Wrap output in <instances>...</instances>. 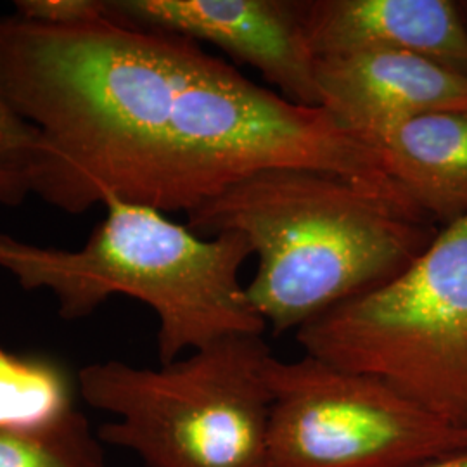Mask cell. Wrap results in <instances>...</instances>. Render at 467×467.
I'll list each match as a JSON object with an SVG mask.
<instances>
[{
  "mask_svg": "<svg viewBox=\"0 0 467 467\" xmlns=\"http://www.w3.org/2000/svg\"><path fill=\"white\" fill-rule=\"evenodd\" d=\"M0 87L40 134L34 196L67 215L109 198L187 215L270 168L333 171L416 210L374 144L181 35L0 17Z\"/></svg>",
  "mask_w": 467,
  "mask_h": 467,
  "instance_id": "1",
  "label": "cell"
},
{
  "mask_svg": "<svg viewBox=\"0 0 467 467\" xmlns=\"http://www.w3.org/2000/svg\"><path fill=\"white\" fill-rule=\"evenodd\" d=\"M187 227L248 239L258 256L248 298L274 334L391 281L438 233L416 210L314 168L253 173L189 212Z\"/></svg>",
  "mask_w": 467,
  "mask_h": 467,
  "instance_id": "2",
  "label": "cell"
},
{
  "mask_svg": "<svg viewBox=\"0 0 467 467\" xmlns=\"http://www.w3.org/2000/svg\"><path fill=\"white\" fill-rule=\"evenodd\" d=\"M82 250L36 246L0 234V268L26 291H49L67 320L111 296L142 301L158 317L161 364L229 336H264L241 268L253 254L241 233L202 237L150 206L109 198Z\"/></svg>",
  "mask_w": 467,
  "mask_h": 467,
  "instance_id": "3",
  "label": "cell"
},
{
  "mask_svg": "<svg viewBox=\"0 0 467 467\" xmlns=\"http://www.w3.org/2000/svg\"><path fill=\"white\" fill-rule=\"evenodd\" d=\"M270 357L264 336H229L158 368L85 366L78 389L117 418L100 441L148 467H267Z\"/></svg>",
  "mask_w": 467,
  "mask_h": 467,
  "instance_id": "4",
  "label": "cell"
},
{
  "mask_svg": "<svg viewBox=\"0 0 467 467\" xmlns=\"http://www.w3.org/2000/svg\"><path fill=\"white\" fill-rule=\"evenodd\" d=\"M305 355L376 378L467 430V217L391 281L296 331Z\"/></svg>",
  "mask_w": 467,
  "mask_h": 467,
  "instance_id": "5",
  "label": "cell"
},
{
  "mask_svg": "<svg viewBox=\"0 0 467 467\" xmlns=\"http://www.w3.org/2000/svg\"><path fill=\"white\" fill-rule=\"evenodd\" d=\"M267 379V467H426L467 451V430L366 374L272 355Z\"/></svg>",
  "mask_w": 467,
  "mask_h": 467,
  "instance_id": "6",
  "label": "cell"
},
{
  "mask_svg": "<svg viewBox=\"0 0 467 467\" xmlns=\"http://www.w3.org/2000/svg\"><path fill=\"white\" fill-rule=\"evenodd\" d=\"M121 23L181 35L254 67L279 94L320 108L317 57L303 28L300 0H109Z\"/></svg>",
  "mask_w": 467,
  "mask_h": 467,
  "instance_id": "7",
  "label": "cell"
},
{
  "mask_svg": "<svg viewBox=\"0 0 467 467\" xmlns=\"http://www.w3.org/2000/svg\"><path fill=\"white\" fill-rule=\"evenodd\" d=\"M320 108L351 134L376 140L412 118L467 111V75L407 52L317 59Z\"/></svg>",
  "mask_w": 467,
  "mask_h": 467,
  "instance_id": "8",
  "label": "cell"
},
{
  "mask_svg": "<svg viewBox=\"0 0 467 467\" xmlns=\"http://www.w3.org/2000/svg\"><path fill=\"white\" fill-rule=\"evenodd\" d=\"M317 59L407 52L467 75V25L455 0H300Z\"/></svg>",
  "mask_w": 467,
  "mask_h": 467,
  "instance_id": "9",
  "label": "cell"
},
{
  "mask_svg": "<svg viewBox=\"0 0 467 467\" xmlns=\"http://www.w3.org/2000/svg\"><path fill=\"white\" fill-rule=\"evenodd\" d=\"M391 181L433 223L467 217V111L412 118L376 140Z\"/></svg>",
  "mask_w": 467,
  "mask_h": 467,
  "instance_id": "10",
  "label": "cell"
},
{
  "mask_svg": "<svg viewBox=\"0 0 467 467\" xmlns=\"http://www.w3.org/2000/svg\"><path fill=\"white\" fill-rule=\"evenodd\" d=\"M73 397V381L61 364L0 347V428L34 434L65 430L84 418Z\"/></svg>",
  "mask_w": 467,
  "mask_h": 467,
  "instance_id": "11",
  "label": "cell"
},
{
  "mask_svg": "<svg viewBox=\"0 0 467 467\" xmlns=\"http://www.w3.org/2000/svg\"><path fill=\"white\" fill-rule=\"evenodd\" d=\"M99 441L80 418L54 433H19L0 428V467H102Z\"/></svg>",
  "mask_w": 467,
  "mask_h": 467,
  "instance_id": "12",
  "label": "cell"
},
{
  "mask_svg": "<svg viewBox=\"0 0 467 467\" xmlns=\"http://www.w3.org/2000/svg\"><path fill=\"white\" fill-rule=\"evenodd\" d=\"M40 134L0 87V206L16 208L34 196Z\"/></svg>",
  "mask_w": 467,
  "mask_h": 467,
  "instance_id": "13",
  "label": "cell"
},
{
  "mask_svg": "<svg viewBox=\"0 0 467 467\" xmlns=\"http://www.w3.org/2000/svg\"><path fill=\"white\" fill-rule=\"evenodd\" d=\"M16 16L46 26H80L109 17L108 0H17Z\"/></svg>",
  "mask_w": 467,
  "mask_h": 467,
  "instance_id": "14",
  "label": "cell"
},
{
  "mask_svg": "<svg viewBox=\"0 0 467 467\" xmlns=\"http://www.w3.org/2000/svg\"><path fill=\"white\" fill-rule=\"evenodd\" d=\"M426 467H467V451L455 453V455H451V457L441 459V461H436L433 464Z\"/></svg>",
  "mask_w": 467,
  "mask_h": 467,
  "instance_id": "15",
  "label": "cell"
},
{
  "mask_svg": "<svg viewBox=\"0 0 467 467\" xmlns=\"http://www.w3.org/2000/svg\"><path fill=\"white\" fill-rule=\"evenodd\" d=\"M459 5H461V11H462V16L466 19L467 25V0H461V2H459Z\"/></svg>",
  "mask_w": 467,
  "mask_h": 467,
  "instance_id": "16",
  "label": "cell"
}]
</instances>
